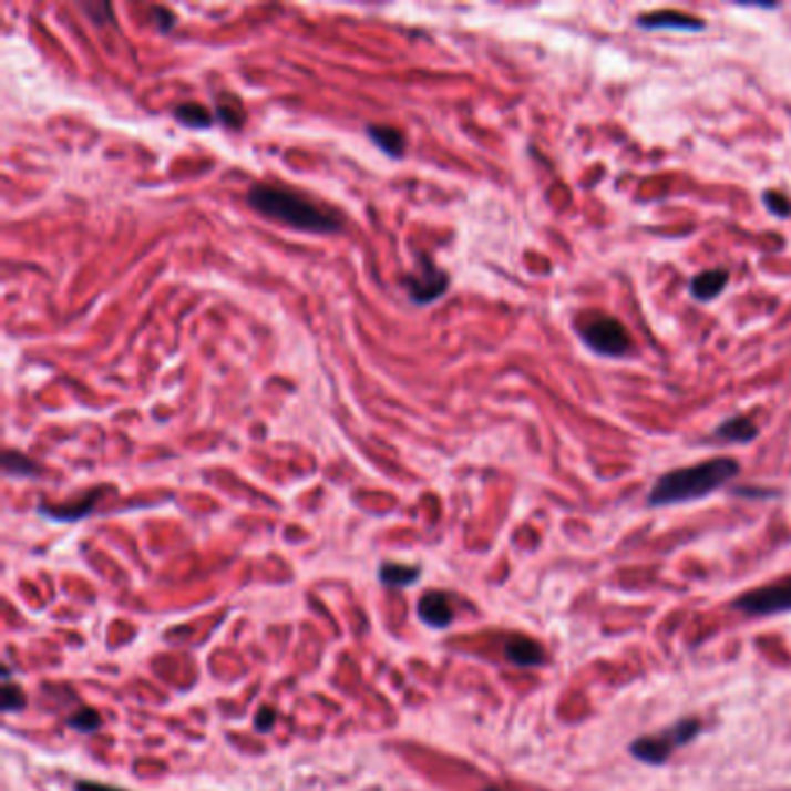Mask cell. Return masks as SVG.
I'll use <instances>...</instances> for the list:
<instances>
[{
	"instance_id": "3957f363",
	"label": "cell",
	"mask_w": 791,
	"mask_h": 791,
	"mask_svg": "<svg viewBox=\"0 0 791 791\" xmlns=\"http://www.w3.org/2000/svg\"><path fill=\"white\" fill-rule=\"evenodd\" d=\"M576 330L587 349L604 358H623L634 349L627 326L604 311L578 314Z\"/></svg>"
},
{
	"instance_id": "9c48e42d",
	"label": "cell",
	"mask_w": 791,
	"mask_h": 791,
	"mask_svg": "<svg viewBox=\"0 0 791 791\" xmlns=\"http://www.w3.org/2000/svg\"><path fill=\"white\" fill-rule=\"evenodd\" d=\"M504 657L508 664L521 666V669H536L548 661L546 650H543L541 643L527 636H511L504 643Z\"/></svg>"
},
{
	"instance_id": "7c38bea8",
	"label": "cell",
	"mask_w": 791,
	"mask_h": 791,
	"mask_svg": "<svg viewBox=\"0 0 791 791\" xmlns=\"http://www.w3.org/2000/svg\"><path fill=\"white\" fill-rule=\"evenodd\" d=\"M712 436L727 443H752L759 436V428L750 415H731L715 428Z\"/></svg>"
},
{
	"instance_id": "52a82bcc",
	"label": "cell",
	"mask_w": 791,
	"mask_h": 791,
	"mask_svg": "<svg viewBox=\"0 0 791 791\" xmlns=\"http://www.w3.org/2000/svg\"><path fill=\"white\" fill-rule=\"evenodd\" d=\"M636 27L643 31H678V33H703L706 19L682 10H655L636 17Z\"/></svg>"
},
{
	"instance_id": "5bb4252c",
	"label": "cell",
	"mask_w": 791,
	"mask_h": 791,
	"mask_svg": "<svg viewBox=\"0 0 791 791\" xmlns=\"http://www.w3.org/2000/svg\"><path fill=\"white\" fill-rule=\"evenodd\" d=\"M367 135L372 140L379 150L392 158H402L404 156V135L392 129V126H383V123H369L367 126Z\"/></svg>"
},
{
	"instance_id": "ffe728a7",
	"label": "cell",
	"mask_w": 791,
	"mask_h": 791,
	"mask_svg": "<svg viewBox=\"0 0 791 791\" xmlns=\"http://www.w3.org/2000/svg\"><path fill=\"white\" fill-rule=\"evenodd\" d=\"M761 201H763L766 209H769L775 218H789L791 216V201L784 193H780V191H763Z\"/></svg>"
},
{
	"instance_id": "2e32d148",
	"label": "cell",
	"mask_w": 791,
	"mask_h": 791,
	"mask_svg": "<svg viewBox=\"0 0 791 791\" xmlns=\"http://www.w3.org/2000/svg\"><path fill=\"white\" fill-rule=\"evenodd\" d=\"M172 114L188 129H209L214 123V114L201 103H182Z\"/></svg>"
},
{
	"instance_id": "e0dca14e",
	"label": "cell",
	"mask_w": 791,
	"mask_h": 791,
	"mask_svg": "<svg viewBox=\"0 0 791 791\" xmlns=\"http://www.w3.org/2000/svg\"><path fill=\"white\" fill-rule=\"evenodd\" d=\"M3 472L8 476L27 479V476H35L38 474V464L33 460H29L23 453L6 451V455H3Z\"/></svg>"
},
{
	"instance_id": "8fae6325",
	"label": "cell",
	"mask_w": 791,
	"mask_h": 791,
	"mask_svg": "<svg viewBox=\"0 0 791 791\" xmlns=\"http://www.w3.org/2000/svg\"><path fill=\"white\" fill-rule=\"evenodd\" d=\"M107 487H97V490H91L89 494H84L82 500L78 502H68V504H61V506H47V504H40V513L44 517H49V521H59V523H78L82 521V517H86L95 504L101 502L103 497V492Z\"/></svg>"
},
{
	"instance_id": "277c9868",
	"label": "cell",
	"mask_w": 791,
	"mask_h": 791,
	"mask_svg": "<svg viewBox=\"0 0 791 791\" xmlns=\"http://www.w3.org/2000/svg\"><path fill=\"white\" fill-rule=\"evenodd\" d=\"M701 733V722L695 717H685V720L671 725L669 729H664L653 736H640L629 746V754L636 761H643L648 766H664L671 759V754L678 748L689 746L691 740H697Z\"/></svg>"
},
{
	"instance_id": "ac0fdd59",
	"label": "cell",
	"mask_w": 791,
	"mask_h": 791,
	"mask_svg": "<svg viewBox=\"0 0 791 791\" xmlns=\"http://www.w3.org/2000/svg\"><path fill=\"white\" fill-rule=\"evenodd\" d=\"M27 691H23L19 685H14L12 680H3V689H0V710L6 715L10 712H19L27 708Z\"/></svg>"
},
{
	"instance_id": "44dd1931",
	"label": "cell",
	"mask_w": 791,
	"mask_h": 791,
	"mask_svg": "<svg viewBox=\"0 0 791 791\" xmlns=\"http://www.w3.org/2000/svg\"><path fill=\"white\" fill-rule=\"evenodd\" d=\"M277 720H279L277 710L271 708V706H263V708L256 712V729H258L260 733H269L271 729L277 727Z\"/></svg>"
},
{
	"instance_id": "4fadbf2b",
	"label": "cell",
	"mask_w": 791,
	"mask_h": 791,
	"mask_svg": "<svg viewBox=\"0 0 791 791\" xmlns=\"http://www.w3.org/2000/svg\"><path fill=\"white\" fill-rule=\"evenodd\" d=\"M420 578H423V572H420V566H413V564L383 562L379 568V581L392 589L415 585Z\"/></svg>"
},
{
	"instance_id": "7a4b0ae2",
	"label": "cell",
	"mask_w": 791,
	"mask_h": 791,
	"mask_svg": "<svg viewBox=\"0 0 791 791\" xmlns=\"http://www.w3.org/2000/svg\"><path fill=\"white\" fill-rule=\"evenodd\" d=\"M246 203H249L258 214L275 218L284 226H290L302 233H318L328 235L341 230V218L298 191H290L286 186L275 184H254L246 193Z\"/></svg>"
},
{
	"instance_id": "30bf717a",
	"label": "cell",
	"mask_w": 791,
	"mask_h": 791,
	"mask_svg": "<svg viewBox=\"0 0 791 791\" xmlns=\"http://www.w3.org/2000/svg\"><path fill=\"white\" fill-rule=\"evenodd\" d=\"M731 281V275H729V269L725 267H712V269H703L699 271L697 277H691L689 279V295L695 298L697 302H712L720 298V295L727 290Z\"/></svg>"
},
{
	"instance_id": "cb8c5ba5",
	"label": "cell",
	"mask_w": 791,
	"mask_h": 791,
	"mask_svg": "<svg viewBox=\"0 0 791 791\" xmlns=\"http://www.w3.org/2000/svg\"><path fill=\"white\" fill-rule=\"evenodd\" d=\"M740 8H754V10H780V3H738Z\"/></svg>"
},
{
	"instance_id": "d6986e66",
	"label": "cell",
	"mask_w": 791,
	"mask_h": 791,
	"mask_svg": "<svg viewBox=\"0 0 791 791\" xmlns=\"http://www.w3.org/2000/svg\"><path fill=\"white\" fill-rule=\"evenodd\" d=\"M68 727H72L80 733H95L103 729V717L93 708H82L72 717H68Z\"/></svg>"
},
{
	"instance_id": "5b68a950",
	"label": "cell",
	"mask_w": 791,
	"mask_h": 791,
	"mask_svg": "<svg viewBox=\"0 0 791 791\" xmlns=\"http://www.w3.org/2000/svg\"><path fill=\"white\" fill-rule=\"evenodd\" d=\"M731 606L750 617H773L791 613V576L750 589L746 595L736 597Z\"/></svg>"
},
{
	"instance_id": "ba28073f",
	"label": "cell",
	"mask_w": 791,
	"mask_h": 791,
	"mask_svg": "<svg viewBox=\"0 0 791 791\" xmlns=\"http://www.w3.org/2000/svg\"><path fill=\"white\" fill-rule=\"evenodd\" d=\"M418 617L420 623H425L432 629H446L455 620V604L446 592H425L418 602Z\"/></svg>"
},
{
	"instance_id": "8992f818",
	"label": "cell",
	"mask_w": 791,
	"mask_h": 791,
	"mask_svg": "<svg viewBox=\"0 0 791 791\" xmlns=\"http://www.w3.org/2000/svg\"><path fill=\"white\" fill-rule=\"evenodd\" d=\"M404 286L413 305H430L449 290L451 279H449V271L436 267L430 258H423L415 275L404 277Z\"/></svg>"
},
{
	"instance_id": "6da1fadb",
	"label": "cell",
	"mask_w": 791,
	"mask_h": 791,
	"mask_svg": "<svg viewBox=\"0 0 791 791\" xmlns=\"http://www.w3.org/2000/svg\"><path fill=\"white\" fill-rule=\"evenodd\" d=\"M740 474V464L733 458H710L699 464L680 466L666 472L655 481L648 492V506H676L710 497Z\"/></svg>"
},
{
	"instance_id": "7402d4cb",
	"label": "cell",
	"mask_w": 791,
	"mask_h": 791,
	"mask_svg": "<svg viewBox=\"0 0 791 791\" xmlns=\"http://www.w3.org/2000/svg\"><path fill=\"white\" fill-rule=\"evenodd\" d=\"M152 21L156 23V29H158V31L167 33V31L175 29L177 17L172 14L170 10H165V8H152Z\"/></svg>"
},
{
	"instance_id": "9a60e30c",
	"label": "cell",
	"mask_w": 791,
	"mask_h": 791,
	"mask_svg": "<svg viewBox=\"0 0 791 791\" xmlns=\"http://www.w3.org/2000/svg\"><path fill=\"white\" fill-rule=\"evenodd\" d=\"M216 119L224 121V126L228 129H239L244 123V105L239 97H235L233 93H220L216 97Z\"/></svg>"
},
{
	"instance_id": "603a6c76",
	"label": "cell",
	"mask_w": 791,
	"mask_h": 791,
	"mask_svg": "<svg viewBox=\"0 0 791 791\" xmlns=\"http://www.w3.org/2000/svg\"><path fill=\"white\" fill-rule=\"evenodd\" d=\"M75 791H126L121 787H112V784H103V782H91V780H80L75 784Z\"/></svg>"
}]
</instances>
